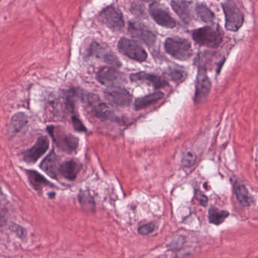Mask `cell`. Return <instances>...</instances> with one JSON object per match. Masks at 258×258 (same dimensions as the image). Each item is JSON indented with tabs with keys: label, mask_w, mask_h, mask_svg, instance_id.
<instances>
[{
	"label": "cell",
	"mask_w": 258,
	"mask_h": 258,
	"mask_svg": "<svg viewBox=\"0 0 258 258\" xmlns=\"http://www.w3.org/2000/svg\"><path fill=\"white\" fill-rule=\"evenodd\" d=\"M171 7L176 14L185 24L190 23L192 20L189 2L186 0H174L171 3Z\"/></svg>",
	"instance_id": "16"
},
{
	"label": "cell",
	"mask_w": 258,
	"mask_h": 258,
	"mask_svg": "<svg viewBox=\"0 0 258 258\" xmlns=\"http://www.w3.org/2000/svg\"><path fill=\"white\" fill-rule=\"evenodd\" d=\"M155 229H156V226L153 223H147L138 228V233L142 235H150L154 232Z\"/></svg>",
	"instance_id": "28"
},
{
	"label": "cell",
	"mask_w": 258,
	"mask_h": 258,
	"mask_svg": "<svg viewBox=\"0 0 258 258\" xmlns=\"http://www.w3.org/2000/svg\"><path fill=\"white\" fill-rule=\"evenodd\" d=\"M79 200L83 208L87 211H92L95 208V202L92 195L88 191H80Z\"/></svg>",
	"instance_id": "23"
},
{
	"label": "cell",
	"mask_w": 258,
	"mask_h": 258,
	"mask_svg": "<svg viewBox=\"0 0 258 258\" xmlns=\"http://www.w3.org/2000/svg\"><path fill=\"white\" fill-rule=\"evenodd\" d=\"M196 14L198 17L202 21V22L209 23L213 22L214 19V15L208 7L204 5H199L196 9Z\"/></svg>",
	"instance_id": "24"
},
{
	"label": "cell",
	"mask_w": 258,
	"mask_h": 258,
	"mask_svg": "<svg viewBox=\"0 0 258 258\" xmlns=\"http://www.w3.org/2000/svg\"><path fill=\"white\" fill-rule=\"evenodd\" d=\"M80 168L81 167L77 161L71 159L64 162L60 165L59 173L68 180H74L77 178Z\"/></svg>",
	"instance_id": "17"
},
{
	"label": "cell",
	"mask_w": 258,
	"mask_h": 258,
	"mask_svg": "<svg viewBox=\"0 0 258 258\" xmlns=\"http://www.w3.org/2000/svg\"><path fill=\"white\" fill-rule=\"evenodd\" d=\"M196 43L208 48H217L223 41V36L219 30L212 27L199 28L192 34Z\"/></svg>",
	"instance_id": "3"
},
{
	"label": "cell",
	"mask_w": 258,
	"mask_h": 258,
	"mask_svg": "<svg viewBox=\"0 0 258 258\" xmlns=\"http://www.w3.org/2000/svg\"><path fill=\"white\" fill-rule=\"evenodd\" d=\"M104 97L109 102L118 107H128L132 100V95L120 86L107 88L104 91Z\"/></svg>",
	"instance_id": "8"
},
{
	"label": "cell",
	"mask_w": 258,
	"mask_h": 258,
	"mask_svg": "<svg viewBox=\"0 0 258 258\" xmlns=\"http://www.w3.org/2000/svg\"><path fill=\"white\" fill-rule=\"evenodd\" d=\"M47 132L52 137L57 147L62 151L71 153L75 152L78 148V138H76L72 134L67 132L62 127L50 125L47 127Z\"/></svg>",
	"instance_id": "1"
},
{
	"label": "cell",
	"mask_w": 258,
	"mask_h": 258,
	"mask_svg": "<svg viewBox=\"0 0 258 258\" xmlns=\"http://www.w3.org/2000/svg\"><path fill=\"white\" fill-rule=\"evenodd\" d=\"M226 28L229 31H238L242 26L244 16L239 9L231 0H227L223 4Z\"/></svg>",
	"instance_id": "4"
},
{
	"label": "cell",
	"mask_w": 258,
	"mask_h": 258,
	"mask_svg": "<svg viewBox=\"0 0 258 258\" xmlns=\"http://www.w3.org/2000/svg\"><path fill=\"white\" fill-rule=\"evenodd\" d=\"M10 230L16 234L19 238L24 240L28 236V231L23 226H20V225L16 224V223H13L11 226H10Z\"/></svg>",
	"instance_id": "26"
},
{
	"label": "cell",
	"mask_w": 258,
	"mask_h": 258,
	"mask_svg": "<svg viewBox=\"0 0 258 258\" xmlns=\"http://www.w3.org/2000/svg\"><path fill=\"white\" fill-rule=\"evenodd\" d=\"M89 99L93 108L94 113L98 118L103 120L114 121V122L117 120V116L115 115L111 107L100 101L95 95H89Z\"/></svg>",
	"instance_id": "12"
},
{
	"label": "cell",
	"mask_w": 258,
	"mask_h": 258,
	"mask_svg": "<svg viewBox=\"0 0 258 258\" xmlns=\"http://www.w3.org/2000/svg\"><path fill=\"white\" fill-rule=\"evenodd\" d=\"M165 49L167 53L179 61H186L192 55L190 43L178 37L167 39Z\"/></svg>",
	"instance_id": "2"
},
{
	"label": "cell",
	"mask_w": 258,
	"mask_h": 258,
	"mask_svg": "<svg viewBox=\"0 0 258 258\" xmlns=\"http://www.w3.org/2000/svg\"><path fill=\"white\" fill-rule=\"evenodd\" d=\"M235 194L237 200L242 206H249L251 203V199H250L248 191L244 185H235Z\"/></svg>",
	"instance_id": "21"
},
{
	"label": "cell",
	"mask_w": 258,
	"mask_h": 258,
	"mask_svg": "<svg viewBox=\"0 0 258 258\" xmlns=\"http://www.w3.org/2000/svg\"><path fill=\"white\" fill-rule=\"evenodd\" d=\"M128 31L132 34V37L142 42L147 46H153L156 42V35L151 31L140 24L131 23L129 25Z\"/></svg>",
	"instance_id": "13"
},
{
	"label": "cell",
	"mask_w": 258,
	"mask_h": 258,
	"mask_svg": "<svg viewBox=\"0 0 258 258\" xmlns=\"http://www.w3.org/2000/svg\"><path fill=\"white\" fill-rule=\"evenodd\" d=\"M150 13L153 20L160 26L166 28H173L176 26L175 20L173 19L168 10L159 5L158 3L152 4L150 7Z\"/></svg>",
	"instance_id": "11"
},
{
	"label": "cell",
	"mask_w": 258,
	"mask_h": 258,
	"mask_svg": "<svg viewBox=\"0 0 258 258\" xmlns=\"http://www.w3.org/2000/svg\"><path fill=\"white\" fill-rule=\"evenodd\" d=\"M29 123L28 116L23 112L16 113L11 119V126L16 133L23 132Z\"/></svg>",
	"instance_id": "20"
},
{
	"label": "cell",
	"mask_w": 258,
	"mask_h": 258,
	"mask_svg": "<svg viewBox=\"0 0 258 258\" xmlns=\"http://www.w3.org/2000/svg\"><path fill=\"white\" fill-rule=\"evenodd\" d=\"M72 122L76 130L78 131V132H86L87 131L83 122L77 116H73Z\"/></svg>",
	"instance_id": "29"
},
{
	"label": "cell",
	"mask_w": 258,
	"mask_h": 258,
	"mask_svg": "<svg viewBox=\"0 0 258 258\" xmlns=\"http://www.w3.org/2000/svg\"><path fill=\"white\" fill-rule=\"evenodd\" d=\"M164 95L162 92H155V93L150 94L147 96L142 97V98H138L135 103V108L136 110H142L151 104L159 101V100L163 98Z\"/></svg>",
	"instance_id": "19"
},
{
	"label": "cell",
	"mask_w": 258,
	"mask_h": 258,
	"mask_svg": "<svg viewBox=\"0 0 258 258\" xmlns=\"http://www.w3.org/2000/svg\"><path fill=\"white\" fill-rule=\"evenodd\" d=\"M211 83L207 75V69L202 67H199L196 82V94H195V103L199 104L203 102L209 95L211 91Z\"/></svg>",
	"instance_id": "7"
},
{
	"label": "cell",
	"mask_w": 258,
	"mask_h": 258,
	"mask_svg": "<svg viewBox=\"0 0 258 258\" xmlns=\"http://www.w3.org/2000/svg\"><path fill=\"white\" fill-rule=\"evenodd\" d=\"M130 79L132 82H146V83L152 85L156 89H160V88L164 87V86L168 85L166 80H164L162 77L153 75V74H147L145 72L132 74Z\"/></svg>",
	"instance_id": "15"
},
{
	"label": "cell",
	"mask_w": 258,
	"mask_h": 258,
	"mask_svg": "<svg viewBox=\"0 0 258 258\" xmlns=\"http://www.w3.org/2000/svg\"><path fill=\"white\" fill-rule=\"evenodd\" d=\"M196 199H197V200L199 201L201 205H203V206H205L207 205V203H208V198L202 192H199V191L196 192Z\"/></svg>",
	"instance_id": "30"
},
{
	"label": "cell",
	"mask_w": 258,
	"mask_h": 258,
	"mask_svg": "<svg viewBox=\"0 0 258 258\" xmlns=\"http://www.w3.org/2000/svg\"><path fill=\"white\" fill-rule=\"evenodd\" d=\"M49 141L47 137L41 136L37 139L36 144L31 148L23 153V159L26 163H36L49 150Z\"/></svg>",
	"instance_id": "9"
},
{
	"label": "cell",
	"mask_w": 258,
	"mask_h": 258,
	"mask_svg": "<svg viewBox=\"0 0 258 258\" xmlns=\"http://www.w3.org/2000/svg\"><path fill=\"white\" fill-rule=\"evenodd\" d=\"M144 2L147 3H153V4H156V3L159 2L160 0H142Z\"/></svg>",
	"instance_id": "31"
},
{
	"label": "cell",
	"mask_w": 258,
	"mask_h": 258,
	"mask_svg": "<svg viewBox=\"0 0 258 258\" xmlns=\"http://www.w3.org/2000/svg\"><path fill=\"white\" fill-rule=\"evenodd\" d=\"M118 48L121 53L131 59L135 60L138 62H143L147 60V52L136 41L129 39L122 38L119 40Z\"/></svg>",
	"instance_id": "5"
},
{
	"label": "cell",
	"mask_w": 258,
	"mask_h": 258,
	"mask_svg": "<svg viewBox=\"0 0 258 258\" xmlns=\"http://www.w3.org/2000/svg\"><path fill=\"white\" fill-rule=\"evenodd\" d=\"M97 80L108 88L118 87L126 82L124 74L111 67L101 68L97 74Z\"/></svg>",
	"instance_id": "6"
},
{
	"label": "cell",
	"mask_w": 258,
	"mask_h": 258,
	"mask_svg": "<svg viewBox=\"0 0 258 258\" xmlns=\"http://www.w3.org/2000/svg\"><path fill=\"white\" fill-rule=\"evenodd\" d=\"M27 175L31 186L37 191H41L43 187L52 186V183L35 170H27Z\"/></svg>",
	"instance_id": "18"
},
{
	"label": "cell",
	"mask_w": 258,
	"mask_h": 258,
	"mask_svg": "<svg viewBox=\"0 0 258 258\" xmlns=\"http://www.w3.org/2000/svg\"><path fill=\"white\" fill-rule=\"evenodd\" d=\"M169 76L173 81L177 83H182L187 77V74L184 71H179V70H173L170 72Z\"/></svg>",
	"instance_id": "27"
},
{
	"label": "cell",
	"mask_w": 258,
	"mask_h": 258,
	"mask_svg": "<svg viewBox=\"0 0 258 258\" xmlns=\"http://www.w3.org/2000/svg\"><path fill=\"white\" fill-rule=\"evenodd\" d=\"M0 1H2V0H0Z\"/></svg>",
	"instance_id": "32"
},
{
	"label": "cell",
	"mask_w": 258,
	"mask_h": 258,
	"mask_svg": "<svg viewBox=\"0 0 258 258\" xmlns=\"http://www.w3.org/2000/svg\"><path fill=\"white\" fill-rule=\"evenodd\" d=\"M101 22L110 29L120 31L124 27V19L121 12L113 7L106 8L100 16Z\"/></svg>",
	"instance_id": "10"
},
{
	"label": "cell",
	"mask_w": 258,
	"mask_h": 258,
	"mask_svg": "<svg viewBox=\"0 0 258 258\" xmlns=\"http://www.w3.org/2000/svg\"><path fill=\"white\" fill-rule=\"evenodd\" d=\"M59 160L58 156L52 150L40 164V168L52 178H57L59 172Z\"/></svg>",
	"instance_id": "14"
},
{
	"label": "cell",
	"mask_w": 258,
	"mask_h": 258,
	"mask_svg": "<svg viewBox=\"0 0 258 258\" xmlns=\"http://www.w3.org/2000/svg\"><path fill=\"white\" fill-rule=\"evenodd\" d=\"M196 161V155L195 152L187 150L183 153L181 163L184 167H190L194 165Z\"/></svg>",
	"instance_id": "25"
},
{
	"label": "cell",
	"mask_w": 258,
	"mask_h": 258,
	"mask_svg": "<svg viewBox=\"0 0 258 258\" xmlns=\"http://www.w3.org/2000/svg\"><path fill=\"white\" fill-rule=\"evenodd\" d=\"M229 212L226 211H220L215 208H211L208 214L210 223L213 224L220 225L227 218Z\"/></svg>",
	"instance_id": "22"
}]
</instances>
